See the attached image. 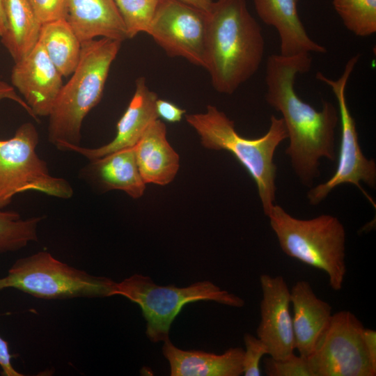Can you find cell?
Listing matches in <instances>:
<instances>
[{
    "label": "cell",
    "mask_w": 376,
    "mask_h": 376,
    "mask_svg": "<svg viewBox=\"0 0 376 376\" xmlns=\"http://www.w3.org/2000/svg\"><path fill=\"white\" fill-rule=\"evenodd\" d=\"M263 297L257 337L267 347L269 355L283 359L294 354L295 338L290 311V290L282 276H260Z\"/></svg>",
    "instance_id": "obj_12"
},
{
    "label": "cell",
    "mask_w": 376,
    "mask_h": 376,
    "mask_svg": "<svg viewBox=\"0 0 376 376\" xmlns=\"http://www.w3.org/2000/svg\"><path fill=\"white\" fill-rule=\"evenodd\" d=\"M290 303L293 308L295 347L300 356L308 357L331 321V306L320 299L311 284L304 280L296 282L292 287Z\"/></svg>",
    "instance_id": "obj_15"
},
{
    "label": "cell",
    "mask_w": 376,
    "mask_h": 376,
    "mask_svg": "<svg viewBox=\"0 0 376 376\" xmlns=\"http://www.w3.org/2000/svg\"><path fill=\"white\" fill-rule=\"evenodd\" d=\"M334 8L344 26L357 36L376 32V0H333Z\"/></svg>",
    "instance_id": "obj_24"
},
{
    "label": "cell",
    "mask_w": 376,
    "mask_h": 376,
    "mask_svg": "<svg viewBox=\"0 0 376 376\" xmlns=\"http://www.w3.org/2000/svg\"><path fill=\"white\" fill-rule=\"evenodd\" d=\"M137 166L146 184L166 185L175 178L180 166L178 154L166 137V127L154 120L134 146Z\"/></svg>",
    "instance_id": "obj_18"
},
{
    "label": "cell",
    "mask_w": 376,
    "mask_h": 376,
    "mask_svg": "<svg viewBox=\"0 0 376 376\" xmlns=\"http://www.w3.org/2000/svg\"><path fill=\"white\" fill-rule=\"evenodd\" d=\"M311 61L309 54H272L265 71L266 102L281 113L290 140L285 153L301 183L309 187L320 175V159H336L335 131L340 120L331 102L322 101L321 110H316L295 90L297 75L308 72Z\"/></svg>",
    "instance_id": "obj_1"
},
{
    "label": "cell",
    "mask_w": 376,
    "mask_h": 376,
    "mask_svg": "<svg viewBox=\"0 0 376 376\" xmlns=\"http://www.w3.org/2000/svg\"><path fill=\"white\" fill-rule=\"evenodd\" d=\"M207 12L181 0H159L147 32L171 57L205 66Z\"/></svg>",
    "instance_id": "obj_11"
},
{
    "label": "cell",
    "mask_w": 376,
    "mask_h": 376,
    "mask_svg": "<svg viewBox=\"0 0 376 376\" xmlns=\"http://www.w3.org/2000/svg\"><path fill=\"white\" fill-rule=\"evenodd\" d=\"M299 0H253L260 19L273 26L280 38V54L286 57L311 52L324 54L325 47L308 35L298 14Z\"/></svg>",
    "instance_id": "obj_16"
},
{
    "label": "cell",
    "mask_w": 376,
    "mask_h": 376,
    "mask_svg": "<svg viewBox=\"0 0 376 376\" xmlns=\"http://www.w3.org/2000/svg\"><path fill=\"white\" fill-rule=\"evenodd\" d=\"M3 279L5 288L45 299L110 297L114 295L116 283L70 266L47 251L17 260Z\"/></svg>",
    "instance_id": "obj_8"
},
{
    "label": "cell",
    "mask_w": 376,
    "mask_h": 376,
    "mask_svg": "<svg viewBox=\"0 0 376 376\" xmlns=\"http://www.w3.org/2000/svg\"><path fill=\"white\" fill-rule=\"evenodd\" d=\"M114 295L123 296L140 306L147 322L146 335L154 343L169 338L173 320L188 303L214 301L238 308L245 304L241 297L208 281L185 288L162 286L155 284L150 277L139 274L116 283Z\"/></svg>",
    "instance_id": "obj_7"
},
{
    "label": "cell",
    "mask_w": 376,
    "mask_h": 376,
    "mask_svg": "<svg viewBox=\"0 0 376 376\" xmlns=\"http://www.w3.org/2000/svg\"><path fill=\"white\" fill-rule=\"evenodd\" d=\"M157 100V94L147 86L145 78H138L134 93L117 123L116 134L111 141L97 148L66 145L59 150L76 152L93 160L117 150L134 147L149 125L159 118Z\"/></svg>",
    "instance_id": "obj_14"
},
{
    "label": "cell",
    "mask_w": 376,
    "mask_h": 376,
    "mask_svg": "<svg viewBox=\"0 0 376 376\" xmlns=\"http://www.w3.org/2000/svg\"><path fill=\"white\" fill-rule=\"evenodd\" d=\"M7 27L3 0H0V37L6 32Z\"/></svg>",
    "instance_id": "obj_33"
},
{
    "label": "cell",
    "mask_w": 376,
    "mask_h": 376,
    "mask_svg": "<svg viewBox=\"0 0 376 376\" xmlns=\"http://www.w3.org/2000/svg\"><path fill=\"white\" fill-rule=\"evenodd\" d=\"M363 337L369 357L372 363L376 366V332L373 329L364 327Z\"/></svg>",
    "instance_id": "obj_31"
},
{
    "label": "cell",
    "mask_w": 376,
    "mask_h": 376,
    "mask_svg": "<svg viewBox=\"0 0 376 376\" xmlns=\"http://www.w3.org/2000/svg\"><path fill=\"white\" fill-rule=\"evenodd\" d=\"M265 40L245 0H217L207 12L204 68L214 88L232 94L258 70Z\"/></svg>",
    "instance_id": "obj_2"
},
{
    "label": "cell",
    "mask_w": 376,
    "mask_h": 376,
    "mask_svg": "<svg viewBox=\"0 0 376 376\" xmlns=\"http://www.w3.org/2000/svg\"><path fill=\"white\" fill-rule=\"evenodd\" d=\"M205 12H208L213 0H181Z\"/></svg>",
    "instance_id": "obj_32"
},
{
    "label": "cell",
    "mask_w": 376,
    "mask_h": 376,
    "mask_svg": "<svg viewBox=\"0 0 376 376\" xmlns=\"http://www.w3.org/2000/svg\"><path fill=\"white\" fill-rule=\"evenodd\" d=\"M15 63L11 72L13 85L37 118L49 116L63 85V75L38 42Z\"/></svg>",
    "instance_id": "obj_13"
},
{
    "label": "cell",
    "mask_w": 376,
    "mask_h": 376,
    "mask_svg": "<svg viewBox=\"0 0 376 376\" xmlns=\"http://www.w3.org/2000/svg\"><path fill=\"white\" fill-rule=\"evenodd\" d=\"M10 98L33 116L27 104L17 95L13 88L0 81V100ZM38 132L31 123L22 124L15 135L0 139V209L8 205L13 197L26 191H37L49 196L68 199L73 189L65 179L52 176L47 163L36 151Z\"/></svg>",
    "instance_id": "obj_6"
},
{
    "label": "cell",
    "mask_w": 376,
    "mask_h": 376,
    "mask_svg": "<svg viewBox=\"0 0 376 376\" xmlns=\"http://www.w3.org/2000/svg\"><path fill=\"white\" fill-rule=\"evenodd\" d=\"M122 42L106 38L81 42L79 63L63 85L49 115V141L59 150L79 146L84 118L100 101Z\"/></svg>",
    "instance_id": "obj_3"
},
{
    "label": "cell",
    "mask_w": 376,
    "mask_h": 376,
    "mask_svg": "<svg viewBox=\"0 0 376 376\" xmlns=\"http://www.w3.org/2000/svg\"><path fill=\"white\" fill-rule=\"evenodd\" d=\"M3 6L7 27L1 41L16 62L36 46L42 24L29 0H3Z\"/></svg>",
    "instance_id": "obj_21"
},
{
    "label": "cell",
    "mask_w": 376,
    "mask_h": 376,
    "mask_svg": "<svg viewBox=\"0 0 376 376\" xmlns=\"http://www.w3.org/2000/svg\"><path fill=\"white\" fill-rule=\"evenodd\" d=\"M42 217L22 219L15 211L0 209V254L17 251L38 240V226Z\"/></svg>",
    "instance_id": "obj_23"
},
{
    "label": "cell",
    "mask_w": 376,
    "mask_h": 376,
    "mask_svg": "<svg viewBox=\"0 0 376 376\" xmlns=\"http://www.w3.org/2000/svg\"><path fill=\"white\" fill-rule=\"evenodd\" d=\"M244 342L246 350L243 357V374L259 376L261 375L260 361L264 355H269L268 348L261 340L251 334H244Z\"/></svg>",
    "instance_id": "obj_27"
},
{
    "label": "cell",
    "mask_w": 376,
    "mask_h": 376,
    "mask_svg": "<svg viewBox=\"0 0 376 376\" xmlns=\"http://www.w3.org/2000/svg\"><path fill=\"white\" fill-rule=\"evenodd\" d=\"M266 216L285 255L323 271L332 290L342 289L347 273L346 232L336 217L324 214L299 219L276 204Z\"/></svg>",
    "instance_id": "obj_5"
},
{
    "label": "cell",
    "mask_w": 376,
    "mask_h": 376,
    "mask_svg": "<svg viewBox=\"0 0 376 376\" xmlns=\"http://www.w3.org/2000/svg\"><path fill=\"white\" fill-rule=\"evenodd\" d=\"M38 42L63 77L72 74L79 61L81 42L66 19L42 24Z\"/></svg>",
    "instance_id": "obj_22"
},
{
    "label": "cell",
    "mask_w": 376,
    "mask_h": 376,
    "mask_svg": "<svg viewBox=\"0 0 376 376\" xmlns=\"http://www.w3.org/2000/svg\"><path fill=\"white\" fill-rule=\"evenodd\" d=\"M67 21L81 42L106 38L123 42L126 29L114 0H67Z\"/></svg>",
    "instance_id": "obj_19"
},
{
    "label": "cell",
    "mask_w": 376,
    "mask_h": 376,
    "mask_svg": "<svg viewBox=\"0 0 376 376\" xmlns=\"http://www.w3.org/2000/svg\"><path fill=\"white\" fill-rule=\"evenodd\" d=\"M360 54L351 57L345 64L341 76L336 79L328 78L322 73H316L319 81L329 86L338 102L341 124V139L338 164L334 174L326 182L311 188L307 198L311 205L320 203L336 187L352 184L357 187L373 204V200L361 188L362 182L375 189L376 185V164L372 159L366 158L359 143L356 122L352 117L346 99V86Z\"/></svg>",
    "instance_id": "obj_9"
},
{
    "label": "cell",
    "mask_w": 376,
    "mask_h": 376,
    "mask_svg": "<svg viewBox=\"0 0 376 376\" xmlns=\"http://www.w3.org/2000/svg\"><path fill=\"white\" fill-rule=\"evenodd\" d=\"M185 119L199 135L205 148L226 150L244 167L256 185L267 215L276 200L274 153L280 143L288 139L283 119L272 115L268 131L257 139L240 136L234 121L214 106L208 105L205 113L186 114Z\"/></svg>",
    "instance_id": "obj_4"
},
{
    "label": "cell",
    "mask_w": 376,
    "mask_h": 376,
    "mask_svg": "<svg viewBox=\"0 0 376 376\" xmlns=\"http://www.w3.org/2000/svg\"><path fill=\"white\" fill-rule=\"evenodd\" d=\"M156 110L158 117L169 123L180 122L186 110L168 100L158 99L156 101Z\"/></svg>",
    "instance_id": "obj_29"
},
{
    "label": "cell",
    "mask_w": 376,
    "mask_h": 376,
    "mask_svg": "<svg viewBox=\"0 0 376 376\" xmlns=\"http://www.w3.org/2000/svg\"><path fill=\"white\" fill-rule=\"evenodd\" d=\"M265 372L267 376H311L307 358L292 354L283 359L266 358Z\"/></svg>",
    "instance_id": "obj_26"
},
{
    "label": "cell",
    "mask_w": 376,
    "mask_h": 376,
    "mask_svg": "<svg viewBox=\"0 0 376 376\" xmlns=\"http://www.w3.org/2000/svg\"><path fill=\"white\" fill-rule=\"evenodd\" d=\"M364 327L349 311L332 314L307 361L311 376H375L363 337Z\"/></svg>",
    "instance_id": "obj_10"
},
{
    "label": "cell",
    "mask_w": 376,
    "mask_h": 376,
    "mask_svg": "<svg viewBox=\"0 0 376 376\" xmlns=\"http://www.w3.org/2000/svg\"><path fill=\"white\" fill-rule=\"evenodd\" d=\"M124 23L127 39L148 32L159 0H114Z\"/></svg>",
    "instance_id": "obj_25"
},
{
    "label": "cell",
    "mask_w": 376,
    "mask_h": 376,
    "mask_svg": "<svg viewBox=\"0 0 376 376\" xmlns=\"http://www.w3.org/2000/svg\"><path fill=\"white\" fill-rule=\"evenodd\" d=\"M3 289H5L4 279L3 278H1L0 279V290H2Z\"/></svg>",
    "instance_id": "obj_34"
},
{
    "label": "cell",
    "mask_w": 376,
    "mask_h": 376,
    "mask_svg": "<svg viewBox=\"0 0 376 376\" xmlns=\"http://www.w3.org/2000/svg\"><path fill=\"white\" fill-rule=\"evenodd\" d=\"M80 177L103 191L121 190L134 199L141 197L146 189L134 147L90 160L81 170Z\"/></svg>",
    "instance_id": "obj_17"
},
{
    "label": "cell",
    "mask_w": 376,
    "mask_h": 376,
    "mask_svg": "<svg viewBox=\"0 0 376 376\" xmlns=\"http://www.w3.org/2000/svg\"><path fill=\"white\" fill-rule=\"evenodd\" d=\"M29 2L41 24L67 18V0H29Z\"/></svg>",
    "instance_id": "obj_28"
},
{
    "label": "cell",
    "mask_w": 376,
    "mask_h": 376,
    "mask_svg": "<svg viewBox=\"0 0 376 376\" xmlns=\"http://www.w3.org/2000/svg\"><path fill=\"white\" fill-rule=\"evenodd\" d=\"M11 358L8 342L0 336V366L3 375L6 376L22 375L13 368Z\"/></svg>",
    "instance_id": "obj_30"
},
{
    "label": "cell",
    "mask_w": 376,
    "mask_h": 376,
    "mask_svg": "<svg viewBox=\"0 0 376 376\" xmlns=\"http://www.w3.org/2000/svg\"><path fill=\"white\" fill-rule=\"evenodd\" d=\"M162 352L170 364L172 376H240L243 374L244 350L230 347L222 354L197 350H182L169 338Z\"/></svg>",
    "instance_id": "obj_20"
}]
</instances>
